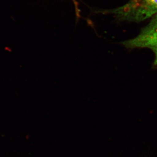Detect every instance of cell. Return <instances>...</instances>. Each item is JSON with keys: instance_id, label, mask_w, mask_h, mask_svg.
Masks as SVG:
<instances>
[{"instance_id": "cell-2", "label": "cell", "mask_w": 157, "mask_h": 157, "mask_svg": "<svg viewBox=\"0 0 157 157\" xmlns=\"http://www.w3.org/2000/svg\"><path fill=\"white\" fill-rule=\"evenodd\" d=\"M128 49L148 48L155 55L154 67L157 69V14L153 16L147 25L144 28L138 36L133 39L121 42Z\"/></svg>"}, {"instance_id": "cell-1", "label": "cell", "mask_w": 157, "mask_h": 157, "mask_svg": "<svg viewBox=\"0 0 157 157\" xmlns=\"http://www.w3.org/2000/svg\"><path fill=\"white\" fill-rule=\"evenodd\" d=\"M98 12L112 14L123 21L140 22L157 14V0H129L121 7Z\"/></svg>"}]
</instances>
